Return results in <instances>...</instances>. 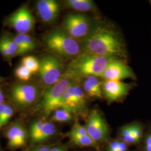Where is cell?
<instances>
[{
	"label": "cell",
	"mask_w": 151,
	"mask_h": 151,
	"mask_svg": "<svg viewBox=\"0 0 151 151\" xmlns=\"http://www.w3.org/2000/svg\"><path fill=\"white\" fill-rule=\"evenodd\" d=\"M120 140H113L109 143L107 151H119Z\"/></svg>",
	"instance_id": "cell-29"
},
{
	"label": "cell",
	"mask_w": 151,
	"mask_h": 151,
	"mask_svg": "<svg viewBox=\"0 0 151 151\" xmlns=\"http://www.w3.org/2000/svg\"><path fill=\"white\" fill-rule=\"evenodd\" d=\"M0 53L6 60H11L8 48L1 38L0 39Z\"/></svg>",
	"instance_id": "cell-28"
},
{
	"label": "cell",
	"mask_w": 151,
	"mask_h": 151,
	"mask_svg": "<svg viewBox=\"0 0 151 151\" xmlns=\"http://www.w3.org/2000/svg\"><path fill=\"white\" fill-rule=\"evenodd\" d=\"M76 81L62 78L57 83L49 87L44 91L39 107L45 115H48L60 108L62 99L65 92Z\"/></svg>",
	"instance_id": "cell-4"
},
{
	"label": "cell",
	"mask_w": 151,
	"mask_h": 151,
	"mask_svg": "<svg viewBox=\"0 0 151 151\" xmlns=\"http://www.w3.org/2000/svg\"><path fill=\"white\" fill-rule=\"evenodd\" d=\"M0 151H1V150H0Z\"/></svg>",
	"instance_id": "cell-34"
},
{
	"label": "cell",
	"mask_w": 151,
	"mask_h": 151,
	"mask_svg": "<svg viewBox=\"0 0 151 151\" xmlns=\"http://www.w3.org/2000/svg\"><path fill=\"white\" fill-rule=\"evenodd\" d=\"M46 48L60 58H75L81 54L78 42L71 37L64 29H56L48 33L44 38Z\"/></svg>",
	"instance_id": "cell-3"
},
{
	"label": "cell",
	"mask_w": 151,
	"mask_h": 151,
	"mask_svg": "<svg viewBox=\"0 0 151 151\" xmlns=\"http://www.w3.org/2000/svg\"><path fill=\"white\" fill-rule=\"evenodd\" d=\"M65 70V65L61 58L54 54H48L40 60L38 73L42 83L50 87L62 78Z\"/></svg>",
	"instance_id": "cell-5"
},
{
	"label": "cell",
	"mask_w": 151,
	"mask_h": 151,
	"mask_svg": "<svg viewBox=\"0 0 151 151\" xmlns=\"http://www.w3.org/2000/svg\"><path fill=\"white\" fill-rule=\"evenodd\" d=\"M38 88L32 84L20 83L11 88V100L19 108H25L32 105L38 96Z\"/></svg>",
	"instance_id": "cell-10"
},
{
	"label": "cell",
	"mask_w": 151,
	"mask_h": 151,
	"mask_svg": "<svg viewBox=\"0 0 151 151\" xmlns=\"http://www.w3.org/2000/svg\"><path fill=\"white\" fill-rule=\"evenodd\" d=\"M105 80L120 81L125 78L136 79L134 72L122 60L114 58L111 60L99 77Z\"/></svg>",
	"instance_id": "cell-11"
},
{
	"label": "cell",
	"mask_w": 151,
	"mask_h": 151,
	"mask_svg": "<svg viewBox=\"0 0 151 151\" xmlns=\"http://www.w3.org/2000/svg\"><path fill=\"white\" fill-rule=\"evenodd\" d=\"M65 5L68 8L81 12L92 11L95 8L94 2L91 0H67Z\"/></svg>",
	"instance_id": "cell-18"
},
{
	"label": "cell",
	"mask_w": 151,
	"mask_h": 151,
	"mask_svg": "<svg viewBox=\"0 0 151 151\" xmlns=\"http://www.w3.org/2000/svg\"><path fill=\"white\" fill-rule=\"evenodd\" d=\"M22 65L32 73L38 72L40 68V61L34 56H27L22 58Z\"/></svg>",
	"instance_id": "cell-21"
},
{
	"label": "cell",
	"mask_w": 151,
	"mask_h": 151,
	"mask_svg": "<svg viewBox=\"0 0 151 151\" xmlns=\"http://www.w3.org/2000/svg\"><path fill=\"white\" fill-rule=\"evenodd\" d=\"M132 85L117 80H105L103 82V94L110 101L118 100L127 95Z\"/></svg>",
	"instance_id": "cell-12"
},
{
	"label": "cell",
	"mask_w": 151,
	"mask_h": 151,
	"mask_svg": "<svg viewBox=\"0 0 151 151\" xmlns=\"http://www.w3.org/2000/svg\"><path fill=\"white\" fill-rule=\"evenodd\" d=\"M142 151H151V129L146 133L142 139Z\"/></svg>",
	"instance_id": "cell-27"
},
{
	"label": "cell",
	"mask_w": 151,
	"mask_h": 151,
	"mask_svg": "<svg viewBox=\"0 0 151 151\" xmlns=\"http://www.w3.org/2000/svg\"><path fill=\"white\" fill-rule=\"evenodd\" d=\"M4 103V95L0 87V104Z\"/></svg>",
	"instance_id": "cell-31"
},
{
	"label": "cell",
	"mask_w": 151,
	"mask_h": 151,
	"mask_svg": "<svg viewBox=\"0 0 151 151\" xmlns=\"http://www.w3.org/2000/svg\"><path fill=\"white\" fill-rule=\"evenodd\" d=\"M50 151H65V150L62 147H54L52 148Z\"/></svg>",
	"instance_id": "cell-32"
},
{
	"label": "cell",
	"mask_w": 151,
	"mask_h": 151,
	"mask_svg": "<svg viewBox=\"0 0 151 151\" xmlns=\"http://www.w3.org/2000/svg\"><path fill=\"white\" fill-rule=\"evenodd\" d=\"M86 104L85 93L77 81H76L65 92L60 108L65 109L72 114L82 113L86 109Z\"/></svg>",
	"instance_id": "cell-7"
},
{
	"label": "cell",
	"mask_w": 151,
	"mask_h": 151,
	"mask_svg": "<svg viewBox=\"0 0 151 151\" xmlns=\"http://www.w3.org/2000/svg\"><path fill=\"white\" fill-rule=\"evenodd\" d=\"M56 132L54 124L49 122L38 120L32 125L30 130L31 140L33 143H40L47 140Z\"/></svg>",
	"instance_id": "cell-13"
},
{
	"label": "cell",
	"mask_w": 151,
	"mask_h": 151,
	"mask_svg": "<svg viewBox=\"0 0 151 151\" xmlns=\"http://www.w3.org/2000/svg\"><path fill=\"white\" fill-rule=\"evenodd\" d=\"M85 128L89 136L96 143L106 142L109 139L108 125L97 109H93L89 114Z\"/></svg>",
	"instance_id": "cell-9"
},
{
	"label": "cell",
	"mask_w": 151,
	"mask_h": 151,
	"mask_svg": "<svg viewBox=\"0 0 151 151\" xmlns=\"http://www.w3.org/2000/svg\"><path fill=\"white\" fill-rule=\"evenodd\" d=\"M5 24L19 34H27L34 27L35 19L27 6H22L6 19Z\"/></svg>",
	"instance_id": "cell-8"
},
{
	"label": "cell",
	"mask_w": 151,
	"mask_h": 151,
	"mask_svg": "<svg viewBox=\"0 0 151 151\" xmlns=\"http://www.w3.org/2000/svg\"><path fill=\"white\" fill-rule=\"evenodd\" d=\"M72 113L63 108H60L54 111L52 117L53 121L60 123L68 122L72 120Z\"/></svg>",
	"instance_id": "cell-20"
},
{
	"label": "cell",
	"mask_w": 151,
	"mask_h": 151,
	"mask_svg": "<svg viewBox=\"0 0 151 151\" xmlns=\"http://www.w3.org/2000/svg\"><path fill=\"white\" fill-rule=\"evenodd\" d=\"M13 39L18 48V55H22L28 53L27 48L19 34L14 37Z\"/></svg>",
	"instance_id": "cell-26"
},
{
	"label": "cell",
	"mask_w": 151,
	"mask_h": 151,
	"mask_svg": "<svg viewBox=\"0 0 151 151\" xmlns=\"http://www.w3.org/2000/svg\"><path fill=\"white\" fill-rule=\"evenodd\" d=\"M83 52L115 59L127 57L125 45L120 34L112 26L101 22L92 25L83 40Z\"/></svg>",
	"instance_id": "cell-1"
},
{
	"label": "cell",
	"mask_w": 151,
	"mask_h": 151,
	"mask_svg": "<svg viewBox=\"0 0 151 151\" xmlns=\"http://www.w3.org/2000/svg\"><path fill=\"white\" fill-rule=\"evenodd\" d=\"M8 146L12 149L25 146L27 142V131L24 126L19 123L12 124L6 132Z\"/></svg>",
	"instance_id": "cell-15"
},
{
	"label": "cell",
	"mask_w": 151,
	"mask_h": 151,
	"mask_svg": "<svg viewBox=\"0 0 151 151\" xmlns=\"http://www.w3.org/2000/svg\"><path fill=\"white\" fill-rule=\"evenodd\" d=\"M51 149L52 148H50L49 147H39L30 151H50Z\"/></svg>",
	"instance_id": "cell-30"
},
{
	"label": "cell",
	"mask_w": 151,
	"mask_h": 151,
	"mask_svg": "<svg viewBox=\"0 0 151 151\" xmlns=\"http://www.w3.org/2000/svg\"><path fill=\"white\" fill-rule=\"evenodd\" d=\"M113 58L82 52L68 65L62 78L77 81L90 76L100 77Z\"/></svg>",
	"instance_id": "cell-2"
},
{
	"label": "cell",
	"mask_w": 151,
	"mask_h": 151,
	"mask_svg": "<svg viewBox=\"0 0 151 151\" xmlns=\"http://www.w3.org/2000/svg\"><path fill=\"white\" fill-rule=\"evenodd\" d=\"M149 2H150V4H151V0H150V1H149Z\"/></svg>",
	"instance_id": "cell-33"
},
{
	"label": "cell",
	"mask_w": 151,
	"mask_h": 151,
	"mask_svg": "<svg viewBox=\"0 0 151 151\" xmlns=\"http://www.w3.org/2000/svg\"><path fill=\"white\" fill-rule=\"evenodd\" d=\"M60 5L55 0H40L37 4V10L41 20L45 23L55 21L60 12Z\"/></svg>",
	"instance_id": "cell-14"
},
{
	"label": "cell",
	"mask_w": 151,
	"mask_h": 151,
	"mask_svg": "<svg viewBox=\"0 0 151 151\" xmlns=\"http://www.w3.org/2000/svg\"><path fill=\"white\" fill-rule=\"evenodd\" d=\"M14 109L10 105L7 104L3 115L0 119V129L7 123L11 117L14 115Z\"/></svg>",
	"instance_id": "cell-24"
},
{
	"label": "cell",
	"mask_w": 151,
	"mask_h": 151,
	"mask_svg": "<svg viewBox=\"0 0 151 151\" xmlns=\"http://www.w3.org/2000/svg\"><path fill=\"white\" fill-rule=\"evenodd\" d=\"M1 38L3 40L8 48L10 58L11 59L15 56H17L19 50L13 38H11L8 34H4Z\"/></svg>",
	"instance_id": "cell-22"
},
{
	"label": "cell",
	"mask_w": 151,
	"mask_h": 151,
	"mask_svg": "<svg viewBox=\"0 0 151 151\" xmlns=\"http://www.w3.org/2000/svg\"><path fill=\"white\" fill-rule=\"evenodd\" d=\"M22 38L24 43L25 44L27 52L32 51L36 48V43L34 39L28 34H19Z\"/></svg>",
	"instance_id": "cell-25"
},
{
	"label": "cell",
	"mask_w": 151,
	"mask_h": 151,
	"mask_svg": "<svg viewBox=\"0 0 151 151\" xmlns=\"http://www.w3.org/2000/svg\"><path fill=\"white\" fill-rule=\"evenodd\" d=\"M70 141L76 145L81 147H89L100 151L97 143L95 142L89 135H81L70 132L68 133Z\"/></svg>",
	"instance_id": "cell-17"
},
{
	"label": "cell",
	"mask_w": 151,
	"mask_h": 151,
	"mask_svg": "<svg viewBox=\"0 0 151 151\" xmlns=\"http://www.w3.org/2000/svg\"><path fill=\"white\" fill-rule=\"evenodd\" d=\"M96 76H90L84 79L83 90L89 97L101 99L103 97V83Z\"/></svg>",
	"instance_id": "cell-16"
},
{
	"label": "cell",
	"mask_w": 151,
	"mask_h": 151,
	"mask_svg": "<svg viewBox=\"0 0 151 151\" xmlns=\"http://www.w3.org/2000/svg\"><path fill=\"white\" fill-rule=\"evenodd\" d=\"M120 138L121 140L124 141L128 145H135L138 143L133 135L132 123L125 125L122 128L120 131Z\"/></svg>",
	"instance_id": "cell-19"
},
{
	"label": "cell",
	"mask_w": 151,
	"mask_h": 151,
	"mask_svg": "<svg viewBox=\"0 0 151 151\" xmlns=\"http://www.w3.org/2000/svg\"><path fill=\"white\" fill-rule=\"evenodd\" d=\"M64 30L76 40L86 38L91 29L89 18L81 14H70L65 16L64 20Z\"/></svg>",
	"instance_id": "cell-6"
},
{
	"label": "cell",
	"mask_w": 151,
	"mask_h": 151,
	"mask_svg": "<svg viewBox=\"0 0 151 151\" xmlns=\"http://www.w3.org/2000/svg\"><path fill=\"white\" fill-rule=\"evenodd\" d=\"M15 75L20 80L27 82L30 80L32 76V73L25 66L21 65H19L15 71Z\"/></svg>",
	"instance_id": "cell-23"
}]
</instances>
